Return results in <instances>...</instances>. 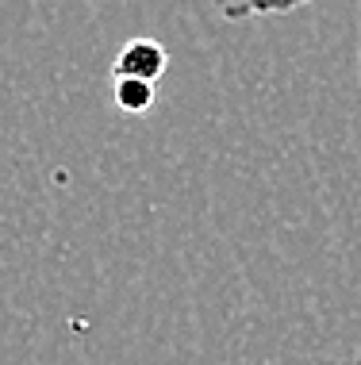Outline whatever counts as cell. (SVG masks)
Instances as JSON below:
<instances>
[{
  "label": "cell",
  "mask_w": 361,
  "mask_h": 365,
  "mask_svg": "<svg viewBox=\"0 0 361 365\" xmlns=\"http://www.w3.org/2000/svg\"><path fill=\"white\" fill-rule=\"evenodd\" d=\"M112 96H115V108L127 115H142L150 112L154 101H158V88L146 85V81H127V77H112Z\"/></svg>",
  "instance_id": "cell-3"
},
{
  "label": "cell",
  "mask_w": 361,
  "mask_h": 365,
  "mask_svg": "<svg viewBox=\"0 0 361 365\" xmlns=\"http://www.w3.org/2000/svg\"><path fill=\"white\" fill-rule=\"evenodd\" d=\"M165 66H169V54L158 38H131V43L120 46L112 62V77H127V81H146V85H158Z\"/></svg>",
  "instance_id": "cell-1"
},
{
  "label": "cell",
  "mask_w": 361,
  "mask_h": 365,
  "mask_svg": "<svg viewBox=\"0 0 361 365\" xmlns=\"http://www.w3.org/2000/svg\"><path fill=\"white\" fill-rule=\"evenodd\" d=\"M216 12L231 24H246V19H269V16H288L311 0H211Z\"/></svg>",
  "instance_id": "cell-2"
},
{
  "label": "cell",
  "mask_w": 361,
  "mask_h": 365,
  "mask_svg": "<svg viewBox=\"0 0 361 365\" xmlns=\"http://www.w3.org/2000/svg\"><path fill=\"white\" fill-rule=\"evenodd\" d=\"M354 365H361V346L354 350Z\"/></svg>",
  "instance_id": "cell-5"
},
{
  "label": "cell",
  "mask_w": 361,
  "mask_h": 365,
  "mask_svg": "<svg viewBox=\"0 0 361 365\" xmlns=\"http://www.w3.org/2000/svg\"><path fill=\"white\" fill-rule=\"evenodd\" d=\"M357 81H361V46H357Z\"/></svg>",
  "instance_id": "cell-4"
}]
</instances>
